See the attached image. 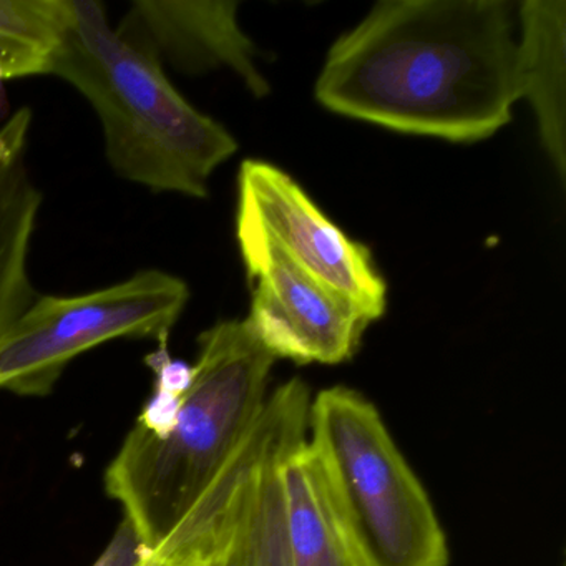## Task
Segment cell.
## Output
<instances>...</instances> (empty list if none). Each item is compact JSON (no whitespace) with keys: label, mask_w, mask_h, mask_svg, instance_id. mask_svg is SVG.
<instances>
[{"label":"cell","mask_w":566,"mask_h":566,"mask_svg":"<svg viewBox=\"0 0 566 566\" xmlns=\"http://www.w3.org/2000/svg\"><path fill=\"white\" fill-rule=\"evenodd\" d=\"M512 11L505 0L379 2L327 52L316 101L400 134L485 140L520 101Z\"/></svg>","instance_id":"6da1fadb"},{"label":"cell","mask_w":566,"mask_h":566,"mask_svg":"<svg viewBox=\"0 0 566 566\" xmlns=\"http://www.w3.org/2000/svg\"><path fill=\"white\" fill-rule=\"evenodd\" d=\"M6 82H9L4 69L0 67V120H8L9 102L6 95Z\"/></svg>","instance_id":"9a60e30c"},{"label":"cell","mask_w":566,"mask_h":566,"mask_svg":"<svg viewBox=\"0 0 566 566\" xmlns=\"http://www.w3.org/2000/svg\"><path fill=\"white\" fill-rule=\"evenodd\" d=\"M237 238L253 286L250 321L276 359L296 364L346 363L373 321L353 301L304 273L247 221Z\"/></svg>","instance_id":"8992f818"},{"label":"cell","mask_w":566,"mask_h":566,"mask_svg":"<svg viewBox=\"0 0 566 566\" xmlns=\"http://www.w3.org/2000/svg\"><path fill=\"white\" fill-rule=\"evenodd\" d=\"M188 301V284L161 270H142L77 296L38 294L0 344V389L48 396L65 367L94 347L114 339H168Z\"/></svg>","instance_id":"5b68a950"},{"label":"cell","mask_w":566,"mask_h":566,"mask_svg":"<svg viewBox=\"0 0 566 566\" xmlns=\"http://www.w3.org/2000/svg\"><path fill=\"white\" fill-rule=\"evenodd\" d=\"M276 360L250 321H220L198 336L193 380L170 432L157 439L134 426L125 437L105 490L148 559L184 562L210 493L263 410Z\"/></svg>","instance_id":"7a4b0ae2"},{"label":"cell","mask_w":566,"mask_h":566,"mask_svg":"<svg viewBox=\"0 0 566 566\" xmlns=\"http://www.w3.org/2000/svg\"><path fill=\"white\" fill-rule=\"evenodd\" d=\"M145 558L147 553L140 536L132 523L124 518L94 566H140Z\"/></svg>","instance_id":"4fadbf2b"},{"label":"cell","mask_w":566,"mask_h":566,"mask_svg":"<svg viewBox=\"0 0 566 566\" xmlns=\"http://www.w3.org/2000/svg\"><path fill=\"white\" fill-rule=\"evenodd\" d=\"M307 446L373 566H449L429 493L373 402L334 386L311 399Z\"/></svg>","instance_id":"277c9868"},{"label":"cell","mask_w":566,"mask_h":566,"mask_svg":"<svg viewBox=\"0 0 566 566\" xmlns=\"http://www.w3.org/2000/svg\"><path fill=\"white\" fill-rule=\"evenodd\" d=\"M32 124L21 107L0 125V344L38 297L29 263L44 200L29 168Z\"/></svg>","instance_id":"9c48e42d"},{"label":"cell","mask_w":566,"mask_h":566,"mask_svg":"<svg viewBox=\"0 0 566 566\" xmlns=\"http://www.w3.org/2000/svg\"><path fill=\"white\" fill-rule=\"evenodd\" d=\"M74 22V0H0V41L49 62Z\"/></svg>","instance_id":"7c38bea8"},{"label":"cell","mask_w":566,"mask_h":566,"mask_svg":"<svg viewBox=\"0 0 566 566\" xmlns=\"http://www.w3.org/2000/svg\"><path fill=\"white\" fill-rule=\"evenodd\" d=\"M290 566H373L306 442L281 469Z\"/></svg>","instance_id":"8fae6325"},{"label":"cell","mask_w":566,"mask_h":566,"mask_svg":"<svg viewBox=\"0 0 566 566\" xmlns=\"http://www.w3.org/2000/svg\"><path fill=\"white\" fill-rule=\"evenodd\" d=\"M520 101L535 114L543 150L566 175V2L525 0L516 6Z\"/></svg>","instance_id":"30bf717a"},{"label":"cell","mask_w":566,"mask_h":566,"mask_svg":"<svg viewBox=\"0 0 566 566\" xmlns=\"http://www.w3.org/2000/svg\"><path fill=\"white\" fill-rule=\"evenodd\" d=\"M238 217L268 238L296 266L353 301L370 321L386 313L387 286L364 244L347 237L280 168L243 161Z\"/></svg>","instance_id":"52a82bcc"},{"label":"cell","mask_w":566,"mask_h":566,"mask_svg":"<svg viewBox=\"0 0 566 566\" xmlns=\"http://www.w3.org/2000/svg\"><path fill=\"white\" fill-rule=\"evenodd\" d=\"M0 67L4 69L9 81L49 74V62L44 57L4 41H0Z\"/></svg>","instance_id":"5bb4252c"},{"label":"cell","mask_w":566,"mask_h":566,"mask_svg":"<svg viewBox=\"0 0 566 566\" xmlns=\"http://www.w3.org/2000/svg\"><path fill=\"white\" fill-rule=\"evenodd\" d=\"M142 566V565H140Z\"/></svg>","instance_id":"2e32d148"},{"label":"cell","mask_w":566,"mask_h":566,"mask_svg":"<svg viewBox=\"0 0 566 566\" xmlns=\"http://www.w3.org/2000/svg\"><path fill=\"white\" fill-rule=\"evenodd\" d=\"M230 0H135L115 25L118 38L160 65L185 75L233 72L254 97L270 94L258 51Z\"/></svg>","instance_id":"ba28073f"},{"label":"cell","mask_w":566,"mask_h":566,"mask_svg":"<svg viewBox=\"0 0 566 566\" xmlns=\"http://www.w3.org/2000/svg\"><path fill=\"white\" fill-rule=\"evenodd\" d=\"M48 75L88 102L114 174L154 193L203 200L214 171L238 151L233 135L191 105L165 69L118 38L97 0H74Z\"/></svg>","instance_id":"3957f363"}]
</instances>
